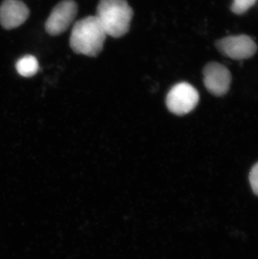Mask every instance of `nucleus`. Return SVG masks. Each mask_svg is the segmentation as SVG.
Masks as SVG:
<instances>
[{
  "instance_id": "f257e3e1",
  "label": "nucleus",
  "mask_w": 258,
  "mask_h": 259,
  "mask_svg": "<svg viewBox=\"0 0 258 259\" xmlns=\"http://www.w3.org/2000/svg\"><path fill=\"white\" fill-rule=\"evenodd\" d=\"M107 34L96 16L83 18L74 25L70 37L73 52L88 57H97L103 48Z\"/></svg>"
},
{
  "instance_id": "f03ea898",
  "label": "nucleus",
  "mask_w": 258,
  "mask_h": 259,
  "mask_svg": "<svg viewBox=\"0 0 258 259\" xmlns=\"http://www.w3.org/2000/svg\"><path fill=\"white\" fill-rule=\"evenodd\" d=\"M133 15L127 0H100L95 16L107 35L120 38L128 31Z\"/></svg>"
},
{
  "instance_id": "7ed1b4c3",
  "label": "nucleus",
  "mask_w": 258,
  "mask_h": 259,
  "mask_svg": "<svg viewBox=\"0 0 258 259\" xmlns=\"http://www.w3.org/2000/svg\"><path fill=\"white\" fill-rule=\"evenodd\" d=\"M200 100L198 91L187 82L176 84L166 98V105L171 113L185 115L194 110Z\"/></svg>"
},
{
  "instance_id": "20e7f679",
  "label": "nucleus",
  "mask_w": 258,
  "mask_h": 259,
  "mask_svg": "<svg viewBox=\"0 0 258 259\" xmlns=\"http://www.w3.org/2000/svg\"><path fill=\"white\" fill-rule=\"evenodd\" d=\"M77 15V5L73 0H63L52 10L46 22V30L51 35L66 31Z\"/></svg>"
},
{
  "instance_id": "39448f33",
  "label": "nucleus",
  "mask_w": 258,
  "mask_h": 259,
  "mask_svg": "<svg viewBox=\"0 0 258 259\" xmlns=\"http://www.w3.org/2000/svg\"><path fill=\"white\" fill-rule=\"evenodd\" d=\"M217 47L222 55L238 61L250 58L257 50L253 39L245 34L225 37L217 42Z\"/></svg>"
},
{
  "instance_id": "423d86ee",
  "label": "nucleus",
  "mask_w": 258,
  "mask_h": 259,
  "mask_svg": "<svg viewBox=\"0 0 258 259\" xmlns=\"http://www.w3.org/2000/svg\"><path fill=\"white\" fill-rule=\"evenodd\" d=\"M204 84L209 93L221 97L229 91L232 75L229 70L222 64L210 62L203 70Z\"/></svg>"
},
{
  "instance_id": "0eeeda50",
  "label": "nucleus",
  "mask_w": 258,
  "mask_h": 259,
  "mask_svg": "<svg viewBox=\"0 0 258 259\" xmlns=\"http://www.w3.org/2000/svg\"><path fill=\"white\" fill-rule=\"evenodd\" d=\"M29 15V9L20 0H5L0 6V24L5 29H15L23 25Z\"/></svg>"
},
{
  "instance_id": "6e6552de",
  "label": "nucleus",
  "mask_w": 258,
  "mask_h": 259,
  "mask_svg": "<svg viewBox=\"0 0 258 259\" xmlns=\"http://www.w3.org/2000/svg\"><path fill=\"white\" fill-rule=\"evenodd\" d=\"M16 70L21 76L30 77L35 75L39 70V63L33 56H25L18 61Z\"/></svg>"
},
{
  "instance_id": "1a4fd4ad",
  "label": "nucleus",
  "mask_w": 258,
  "mask_h": 259,
  "mask_svg": "<svg viewBox=\"0 0 258 259\" xmlns=\"http://www.w3.org/2000/svg\"><path fill=\"white\" fill-rule=\"evenodd\" d=\"M257 0H233L231 10L236 15H242L251 9Z\"/></svg>"
},
{
  "instance_id": "9d476101",
  "label": "nucleus",
  "mask_w": 258,
  "mask_h": 259,
  "mask_svg": "<svg viewBox=\"0 0 258 259\" xmlns=\"http://www.w3.org/2000/svg\"><path fill=\"white\" fill-rule=\"evenodd\" d=\"M249 181H250L252 191L256 196H258V163L252 167L249 176Z\"/></svg>"
}]
</instances>
